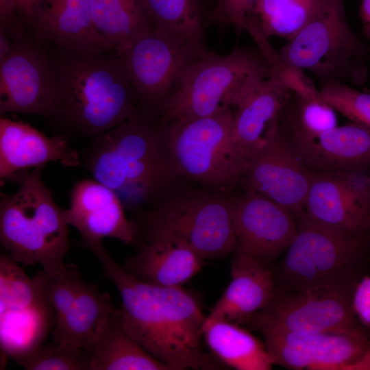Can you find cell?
Segmentation results:
<instances>
[{
    "label": "cell",
    "mask_w": 370,
    "mask_h": 370,
    "mask_svg": "<svg viewBox=\"0 0 370 370\" xmlns=\"http://www.w3.org/2000/svg\"><path fill=\"white\" fill-rule=\"evenodd\" d=\"M92 254L121 295L124 329L144 349L171 370L221 369L202 346L201 329L206 316L195 292L136 278L104 246Z\"/></svg>",
    "instance_id": "obj_1"
},
{
    "label": "cell",
    "mask_w": 370,
    "mask_h": 370,
    "mask_svg": "<svg viewBox=\"0 0 370 370\" xmlns=\"http://www.w3.org/2000/svg\"><path fill=\"white\" fill-rule=\"evenodd\" d=\"M49 53L52 98L45 119L56 135L92 138L138 108L134 90L116 51L64 49Z\"/></svg>",
    "instance_id": "obj_2"
},
{
    "label": "cell",
    "mask_w": 370,
    "mask_h": 370,
    "mask_svg": "<svg viewBox=\"0 0 370 370\" xmlns=\"http://www.w3.org/2000/svg\"><path fill=\"white\" fill-rule=\"evenodd\" d=\"M156 116L138 108L112 129L91 138L79 153L93 179L114 190L125 209L151 203L167 182L172 166Z\"/></svg>",
    "instance_id": "obj_3"
},
{
    "label": "cell",
    "mask_w": 370,
    "mask_h": 370,
    "mask_svg": "<svg viewBox=\"0 0 370 370\" xmlns=\"http://www.w3.org/2000/svg\"><path fill=\"white\" fill-rule=\"evenodd\" d=\"M42 169L16 173L18 190L1 194L0 241L16 262L38 264L42 270L54 272L66 267L69 225L66 209L58 205L42 180Z\"/></svg>",
    "instance_id": "obj_4"
},
{
    "label": "cell",
    "mask_w": 370,
    "mask_h": 370,
    "mask_svg": "<svg viewBox=\"0 0 370 370\" xmlns=\"http://www.w3.org/2000/svg\"><path fill=\"white\" fill-rule=\"evenodd\" d=\"M271 75L258 48L236 47L223 56L208 51L182 71L160 110L159 121L168 125L234 107Z\"/></svg>",
    "instance_id": "obj_5"
},
{
    "label": "cell",
    "mask_w": 370,
    "mask_h": 370,
    "mask_svg": "<svg viewBox=\"0 0 370 370\" xmlns=\"http://www.w3.org/2000/svg\"><path fill=\"white\" fill-rule=\"evenodd\" d=\"M273 267L277 291H300L358 280L370 256V232L349 234L322 225L304 212L297 233Z\"/></svg>",
    "instance_id": "obj_6"
},
{
    "label": "cell",
    "mask_w": 370,
    "mask_h": 370,
    "mask_svg": "<svg viewBox=\"0 0 370 370\" xmlns=\"http://www.w3.org/2000/svg\"><path fill=\"white\" fill-rule=\"evenodd\" d=\"M279 50L289 68L308 71L323 82L362 86L370 48L352 29L344 0H324L314 18Z\"/></svg>",
    "instance_id": "obj_7"
},
{
    "label": "cell",
    "mask_w": 370,
    "mask_h": 370,
    "mask_svg": "<svg viewBox=\"0 0 370 370\" xmlns=\"http://www.w3.org/2000/svg\"><path fill=\"white\" fill-rule=\"evenodd\" d=\"M136 232L180 238L204 259H217L236 248L230 196L214 190L186 193L148 210L132 219Z\"/></svg>",
    "instance_id": "obj_8"
},
{
    "label": "cell",
    "mask_w": 370,
    "mask_h": 370,
    "mask_svg": "<svg viewBox=\"0 0 370 370\" xmlns=\"http://www.w3.org/2000/svg\"><path fill=\"white\" fill-rule=\"evenodd\" d=\"M161 125L172 169L219 193H225L241 183L243 173L233 149L232 108Z\"/></svg>",
    "instance_id": "obj_9"
},
{
    "label": "cell",
    "mask_w": 370,
    "mask_h": 370,
    "mask_svg": "<svg viewBox=\"0 0 370 370\" xmlns=\"http://www.w3.org/2000/svg\"><path fill=\"white\" fill-rule=\"evenodd\" d=\"M358 280L300 291H275L269 304L242 324L261 333H369L352 308Z\"/></svg>",
    "instance_id": "obj_10"
},
{
    "label": "cell",
    "mask_w": 370,
    "mask_h": 370,
    "mask_svg": "<svg viewBox=\"0 0 370 370\" xmlns=\"http://www.w3.org/2000/svg\"><path fill=\"white\" fill-rule=\"evenodd\" d=\"M55 314L53 341L86 351L113 312L112 297L84 280L77 269L66 267L32 277Z\"/></svg>",
    "instance_id": "obj_11"
},
{
    "label": "cell",
    "mask_w": 370,
    "mask_h": 370,
    "mask_svg": "<svg viewBox=\"0 0 370 370\" xmlns=\"http://www.w3.org/2000/svg\"><path fill=\"white\" fill-rule=\"evenodd\" d=\"M116 51L132 84L138 108L156 116L184 69L208 51H199L151 27Z\"/></svg>",
    "instance_id": "obj_12"
},
{
    "label": "cell",
    "mask_w": 370,
    "mask_h": 370,
    "mask_svg": "<svg viewBox=\"0 0 370 370\" xmlns=\"http://www.w3.org/2000/svg\"><path fill=\"white\" fill-rule=\"evenodd\" d=\"M25 23L4 27L11 49L0 61V114L18 112L47 115L52 98L49 53Z\"/></svg>",
    "instance_id": "obj_13"
},
{
    "label": "cell",
    "mask_w": 370,
    "mask_h": 370,
    "mask_svg": "<svg viewBox=\"0 0 370 370\" xmlns=\"http://www.w3.org/2000/svg\"><path fill=\"white\" fill-rule=\"evenodd\" d=\"M313 173L280 129L251 162L241 183L245 191L256 193L286 208L297 222L304 207Z\"/></svg>",
    "instance_id": "obj_14"
},
{
    "label": "cell",
    "mask_w": 370,
    "mask_h": 370,
    "mask_svg": "<svg viewBox=\"0 0 370 370\" xmlns=\"http://www.w3.org/2000/svg\"><path fill=\"white\" fill-rule=\"evenodd\" d=\"M274 365L288 369L352 370L370 350L367 333H260Z\"/></svg>",
    "instance_id": "obj_15"
},
{
    "label": "cell",
    "mask_w": 370,
    "mask_h": 370,
    "mask_svg": "<svg viewBox=\"0 0 370 370\" xmlns=\"http://www.w3.org/2000/svg\"><path fill=\"white\" fill-rule=\"evenodd\" d=\"M367 171L313 173L304 212L314 221L336 231L370 232Z\"/></svg>",
    "instance_id": "obj_16"
},
{
    "label": "cell",
    "mask_w": 370,
    "mask_h": 370,
    "mask_svg": "<svg viewBox=\"0 0 370 370\" xmlns=\"http://www.w3.org/2000/svg\"><path fill=\"white\" fill-rule=\"evenodd\" d=\"M236 248L274 264L297 233L293 214L278 203L256 193L230 196Z\"/></svg>",
    "instance_id": "obj_17"
},
{
    "label": "cell",
    "mask_w": 370,
    "mask_h": 370,
    "mask_svg": "<svg viewBox=\"0 0 370 370\" xmlns=\"http://www.w3.org/2000/svg\"><path fill=\"white\" fill-rule=\"evenodd\" d=\"M66 219L80 235V245L92 252L105 238L133 243L136 230L116 193L95 179L77 182L71 192Z\"/></svg>",
    "instance_id": "obj_18"
},
{
    "label": "cell",
    "mask_w": 370,
    "mask_h": 370,
    "mask_svg": "<svg viewBox=\"0 0 370 370\" xmlns=\"http://www.w3.org/2000/svg\"><path fill=\"white\" fill-rule=\"evenodd\" d=\"M291 92L282 76L272 74L234 106L233 149L243 177L277 130Z\"/></svg>",
    "instance_id": "obj_19"
},
{
    "label": "cell",
    "mask_w": 370,
    "mask_h": 370,
    "mask_svg": "<svg viewBox=\"0 0 370 370\" xmlns=\"http://www.w3.org/2000/svg\"><path fill=\"white\" fill-rule=\"evenodd\" d=\"M138 251L123 267L136 278L162 286H182L202 268L204 259L184 240L164 234L136 232Z\"/></svg>",
    "instance_id": "obj_20"
},
{
    "label": "cell",
    "mask_w": 370,
    "mask_h": 370,
    "mask_svg": "<svg viewBox=\"0 0 370 370\" xmlns=\"http://www.w3.org/2000/svg\"><path fill=\"white\" fill-rule=\"evenodd\" d=\"M274 264L235 251L230 264L232 280L206 315L202 334L214 322L240 325L263 309L275 291Z\"/></svg>",
    "instance_id": "obj_21"
},
{
    "label": "cell",
    "mask_w": 370,
    "mask_h": 370,
    "mask_svg": "<svg viewBox=\"0 0 370 370\" xmlns=\"http://www.w3.org/2000/svg\"><path fill=\"white\" fill-rule=\"evenodd\" d=\"M49 162L74 167L80 165V156L66 137H48L27 123L1 116V184L21 170Z\"/></svg>",
    "instance_id": "obj_22"
},
{
    "label": "cell",
    "mask_w": 370,
    "mask_h": 370,
    "mask_svg": "<svg viewBox=\"0 0 370 370\" xmlns=\"http://www.w3.org/2000/svg\"><path fill=\"white\" fill-rule=\"evenodd\" d=\"M288 138L312 173L370 169V130L362 125L350 122L317 134Z\"/></svg>",
    "instance_id": "obj_23"
},
{
    "label": "cell",
    "mask_w": 370,
    "mask_h": 370,
    "mask_svg": "<svg viewBox=\"0 0 370 370\" xmlns=\"http://www.w3.org/2000/svg\"><path fill=\"white\" fill-rule=\"evenodd\" d=\"M27 25L37 38L61 49H106L94 25L91 0H40Z\"/></svg>",
    "instance_id": "obj_24"
},
{
    "label": "cell",
    "mask_w": 370,
    "mask_h": 370,
    "mask_svg": "<svg viewBox=\"0 0 370 370\" xmlns=\"http://www.w3.org/2000/svg\"><path fill=\"white\" fill-rule=\"evenodd\" d=\"M90 370H171L124 329L115 308L87 350Z\"/></svg>",
    "instance_id": "obj_25"
},
{
    "label": "cell",
    "mask_w": 370,
    "mask_h": 370,
    "mask_svg": "<svg viewBox=\"0 0 370 370\" xmlns=\"http://www.w3.org/2000/svg\"><path fill=\"white\" fill-rule=\"evenodd\" d=\"M203 336L212 354L226 366L238 370H269L274 365L264 343L238 323L214 322Z\"/></svg>",
    "instance_id": "obj_26"
},
{
    "label": "cell",
    "mask_w": 370,
    "mask_h": 370,
    "mask_svg": "<svg viewBox=\"0 0 370 370\" xmlns=\"http://www.w3.org/2000/svg\"><path fill=\"white\" fill-rule=\"evenodd\" d=\"M95 27L106 49L119 51L152 27L142 0H91Z\"/></svg>",
    "instance_id": "obj_27"
},
{
    "label": "cell",
    "mask_w": 370,
    "mask_h": 370,
    "mask_svg": "<svg viewBox=\"0 0 370 370\" xmlns=\"http://www.w3.org/2000/svg\"><path fill=\"white\" fill-rule=\"evenodd\" d=\"M152 27L175 36L201 52L204 26L197 0H142Z\"/></svg>",
    "instance_id": "obj_28"
},
{
    "label": "cell",
    "mask_w": 370,
    "mask_h": 370,
    "mask_svg": "<svg viewBox=\"0 0 370 370\" xmlns=\"http://www.w3.org/2000/svg\"><path fill=\"white\" fill-rule=\"evenodd\" d=\"M56 323L52 308L0 312V342L13 360L43 343Z\"/></svg>",
    "instance_id": "obj_29"
},
{
    "label": "cell",
    "mask_w": 370,
    "mask_h": 370,
    "mask_svg": "<svg viewBox=\"0 0 370 370\" xmlns=\"http://www.w3.org/2000/svg\"><path fill=\"white\" fill-rule=\"evenodd\" d=\"M279 127L288 136L321 133L338 125L336 110L317 89L292 92L280 117Z\"/></svg>",
    "instance_id": "obj_30"
},
{
    "label": "cell",
    "mask_w": 370,
    "mask_h": 370,
    "mask_svg": "<svg viewBox=\"0 0 370 370\" xmlns=\"http://www.w3.org/2000/svg\"><path fill=\"white\" fill-rule=\"evenodd\" d=\"M324 0H261L255 14L264 34L290 40L317 14Z\"/></svg>",
    "instance_id": "obj_31"
},
{
    "label": "cell",
    "mask_w": 370,
    "mask_h": 370,
    "mask_svg": "<svg viewBox=\"0 0 370 370\" xmlns=\"http://www.w3.org/2000/svg\"><path fill=\"white\" fill-rule=\"evenodd\" d=\"M51 308L39 286L7 254L0 256V312Z\"/></svg>",
    "instance_id": "obj_32"
},
{
    "label": "cell",
    "mask_w": 370,
    "mask_h": 370,
    "mask_svg": "<svg viewBox=\"0 0 370 370\" xmlns=\"http://www.w3.org/2000/svg\"><path fill=\"white\" fill-rule=\"evenodd\" d=\"M14 360L27 370H90L88 351L54 341L42 343Z\"/></svg>",
    "instance_id": "obj_33"
},
{
    "label": "cell",
    "mask_w": 370,
    "mask_h": 370,
    "mask_svg": "<svg viewBox=\"0 0 370 370\" xmlns=\"http://www.w3.org/2000/svg\"><path fill=\"white\" fill-rule=\"evenodd\" d=\"M320 92L336 111L370 130V94L334 81L323 82Z\"/></svg>",
    "instance_id": "obj_34"
},
{
    "label": "cell",
    "mask_w": 370,
    "mask_h": 370,
    "mask_svg": "<svg viewBox=\"0 0 370 370\" xmlns=\"http://www.w3.org/2000/svg\"><path fill=\"white\" fill-rule=\"evenodd\" d=\"M261 0H218L210 12L211 20L232 25L237 33L244 30L246 18L255 14Z\"/></svg>",
    "instance_id": "obj_35"
},
{
    "label": "cell",
    "mask_w": 370,
    "mask_h": 370,
    "mask_svg": "<svg viewBox=\"0 0 370 370\" xmlns=\"http://www.w3.org/2000/svg\"><path fill=\"white\" fill-rule=\"evenodd\" d=\"M352 308L360 325L370 333V275H363L356 283L352 297Z\"/></svg>",
    "instance_id": "obj_36"
},
{
    "label": "cell",
    "mask_w": 370,
    "mask_h": 370,
    "mask_svg": "<svg viewBox=\"0 0 370 370\" xmlns=\"http://www.w3.org/2000/svg\"><path fill=\"white\" fill-rule=\"evenodd\" d=\"M16 0H0V25H6L14 21L16 17Z\"/></svg>",
    "instance_id": "obj_37"
},
{
    "label": "cell",
    "mask_w": 370,
    "mask_h": 370,
    "mask_svg": "<svg viewBox=\"0 0 370 370\" xmlns=\"http://www.w3.org/2000/svg\"><path fill=\"white\" fill-rule=\"evenodd\" d=\"M360 16L365 36L370 40V0H362Z\"/></svg>",
    "instance_id": "obj_38"
}]
</instances>
